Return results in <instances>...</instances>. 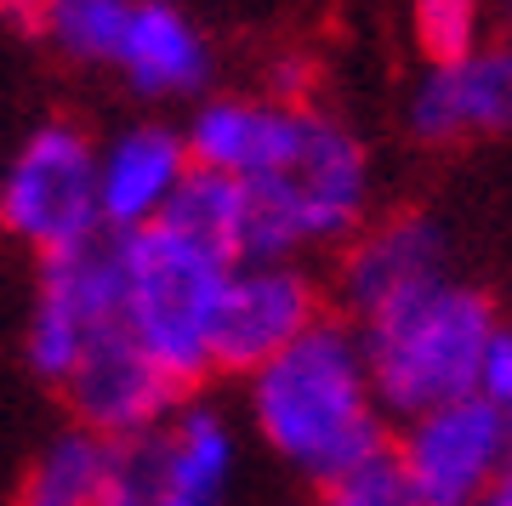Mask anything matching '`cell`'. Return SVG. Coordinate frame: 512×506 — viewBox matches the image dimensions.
<instances>
[{
  "label": "cell",
  "mask_w": 512,
  "mask_h": 506,
  "mask_svg": "<svg viewBox=\"0 0 512 506\" xmlns=\"http://www.w3.org/2000/svg\"><path fill=\"white\" fill-rule=\"evenodd\" d=\"M478 398L501 416V427L512 438V325H501L490 336V353H484V370H478Z\"/></svg>",
  "instance_id": "21"
},
{
  "label": "cell",
  "mask_w": 512,
  "mask_h": 506,
  "mask_svg": "<svg viewBox=\"0 0 512 506\" xmlns=\"http://www.w3.org/2000/svg\"><path fill=\"white\" fill-rule=\"evenodd\" d=\"M410 23H416L421 57L450 63L484 40V0H410Z\"/></svg>",
  "instance_id": "18"
},
{
  "label": "cell",
  "mask_w": 512,
  "mask_h": 506,
  "mask_svg": "<svg viewBox=\"0 0 512 506\" xmlns=\"http://www.w3.org/2000/svg\"><path fill=\"white\" fill-rule=\"evenodd\" d=\"M57 393L69 398V416L80 427H92V433L114 438V444L160 433L165 416L188 398L143 347L131 342L126 325H114L109 336H97Z\"/></svg>",
  "instance_id": "9"
},
{
  "label": "cell",
  "mask_w": 512,
  "mask_h": 506,
  "mask_svg": "<svg viewBox=\"0 0 512 506\" xmlns=\"http://www.w3.org/2000/svg\"><path fill=\"white\" fill-rule=\"evenodd\" d=\"M211 40L177 0H131V23L114 57V74L137 91L143 103H177V97H205L211 86Z\"/></svg>",
  "instance_id": "14"
},
{
  "label": "cell",
  "mask_w": 512,
  "mask_h": 506,
  "mask_svg": "<svg viewBox=\"0 0 512 506\" xmlns=\"http://www.w3.org/2000/svg\"><path fill=\"white\" fill-rule=\"evenodd\" d=\"M40 6H46V0H0V23H23V29H35Z\"/></svg>",
  "instance_id": "22"
},
{
  "label": "cell",
  "mask_w": 512,
  "mask_h": 506,
  "mask_svg": "<svg viewBox=\"0 0 512 506\" xmlns=\"http://www.w3.org/2000/svg\"><path fill=\"white\" fill-rule=\"evenodd\" d=\"M325 319V285L302 262H234L211 325V376H251Z\"/></svg>",
  "instance_id": "7"
},
{
  "label": "cell",
  "mask_w": 512,
  "mask_h": 506,
  "mask_svg": "<svg viewBox=\"0 0 512 506\" xmlns=\"http://www.w3.org/2000/svg\"><path fill=\"white\" fill-rule=\"evenodd\" d=\"M404 131L427 148L512 137V40H478L450 63H427L404 97Z\"/></svg>",
  "instance_id": "10"
},
{
  "label": "cell",
  "mask_w": 512,
  "mask_h": 506,
  "mask_svg": "<svg viewBox=\"0 0 512 506\" xmlns=\"http://www.w3.org/2000/svg\"><path fill=\"white\" fill-rule=\"evenodd\" d=\"M165 222H177L188 234L211 239L222 251L245 262V239H251V194L245 182L228 177V171H211V165H194L177 188V199L165 205Z\"/></svg>",
  "instance_id": "17"
},
{
  "label": "cell",
  "mask_w": 512,
  "mask_h": 506,
  "mask_svg": "<svg viewBox=\"0 0 512 506\" xmlns=\"http://www.w3.org/2000/svg\"><path fill=\"white\" fill-rule=\"evenodd\" d=\"M393 455H399L410 489L421 495V506H478L490 478L507 467L512 438L501 427V416L473 393L410 416Z\"/></svg>",
  "instance_id": "8"
},
{
  "label": "cell",
  "mask_w": 512,
  "mask_h": 506,
  "mask_svg": "<svg viewBox=\"0 0 512 506\" xmlns=\"http://www.w3.org/2000/svg\"><path fill=\"white\" fill-rule=\"evenodd\" d=\"M478 506H512V455H507V467L490 478V489L478 495Z\"/></svg>",
  "instance_id": "23"
},
{
  "label": "cell",
  "mask_w": 512,
  "mask_h": 506,
  "mask_svg": "<svg viewBox=\"0 0 512 506\" xmlns=\"http://www.w3.org/2000/svg\"><path fill=\"white\" fill-rule=\"evenodd\" d=\"M188 171H194V160H188L183 126H165V120H137V126L114 131L109 143H97L103 234L126 239L148 222H160Z\"/></svg>",
  "instance_id": "12"
},
{
  "label": "cell",
  "mask_w": 512,
  "mask_h": 506,
  "mask_svg": "<svg viewBox=\"0 0 512 506\" xmlns=\"http://www.w3.org/2000/svg\"><path fill=\"white\" fill-rule=\"evenodd\" d=\"M97 506H154V461H148V438H131L114 455V472L103 484Z\"/></svg>",
  "instance_id": "20"
},
{
  "label": "cell",
  "mask_w": 512,
  "mask_h": 506,
  "mask_svg": "<svg viewBox=\"0 0 512 506\" xmlns=\"http://www.w3.org/2000/svg\"><path fill=\"white\" fill-rule=\"evenodd\" d=\"M433 279H450V234L427 211L365 222L336 256V302L348 308L353 325L427 290Z\"/></svg>",
  "instance_id": "11"
},
{
  "label": "cell",
  "mask_w": 512,
  "mask_h": 506,
  "mask_svg": "<svg viewBox=\"0 0 512 506\" xmlns=\"http://www.w3.org/2000/svg\"><path fill=\"white\" fill-rule=\"evenodd\" d=\"M154 506H228L239 467L234 421L211 398H183L160 433H148Z\"/></svg>",
  "instance_id": "13"
},
{
  "label": "cell",
  "mask_w": 512,
  "mask_h": 506,
  "mask_svg": "<svg viewBox=\"0 0 512 506\" xmlns=\"http://www.w3.org/2000/svg\"><path fill=\"white\" fill-rule=\"evenodd\" d=\"M131 23V0H46L35 35L74 69H114Z\"/></svg>",
  "instance_id": "16"
},
{
  "label": "cell",
  "mask_w": 512,
  "mask_h": 506,
  "mask_svg": "<svg viewBox=\"0 0 512 506\" xmlns=\"http://www.w3.org/2000/svg\"><path fill=\"white\" fill-rule=\"evenodd\" d=\"M126 302V279H120V239L97 234L80 239L69 251L40 256L35 273V302H29V325H23V359L46 387H63L80 353L109 336Z\"/></svg>",
  "instance_id": "6"
},
{
  "label": "cell",
  "mask_w": 512,
  "mask_h": 506,
  "mask_svg": "<svg viewBox=\"0 0 512 506\" xmlns=\"http://www.w3.org/2000/svg\"><path fill=\"white\" fill-rule=\"evenodd\" d=\"M507 12H512V0H507Z\"/></svg>",
  "instance_id": "24"
},
{
  "label": "cell",
  "mask_w": 512,
  "mask_h": 506,
  "mask_svg": "<svg viewBox=\"0 0 512 506\" xmlns=\"http://www.w3.org/2000/svg\"><path fill=\"white\" fill-rule=\"evenodd\" d=\"M313 506H421V495L410 489L399 455L382 450V455H370V461H359L353 472H342V478L319 484V501Z\"/></svg>",
  "instance_id": "19"
},
{
  "label": "cell",
  "mask_w": 512,
  "mask_h": 506,
  "mask_svg": "<svg viewBox=\"0 0 512 506\" xmlns=\"http://www.w3.org/2000/svg\"><path fill=\"white\" fill-rule=\"evenodd\" d=\"M228 273H234V256L222 245L165 217L120 239V279H126L120 319L131 342L183 393H194L211 376V325H217Z\"/></svg>",
  "instance_id": "4"
},
{
  "label": "cell",
  "mask_w": 512,
  "mask_h": 506,
  "mask_svg": "<svg viewBox=\"0 0 512 506\" xmlns=\"http://www.w3.org/2000/svg\"><path fill=\"white\" fill-rule=\"evenodd\" d=\"M114 455H120L114 438L69 421L23 467L12 506H97L103 501V484H109V472H114Z\"/></svg>",
  "instance_id": "15"
},
{
  "label": "cell",
  "mask_w": 512,
  "mask_h": 506,
  "mask_svg": "<svg viewBox=\"0 0 512 506\" xmlns=\"http://www.w3.org/2000/svg\"><path fill=\"white\" fill-rule=\"evenodd\" d=\"M245 410L262 450L313 489L393 450V416L376 398L359 325L330 313L245 376Z\"/></svg>",
  "instance_id": "2"
},
{
  "label": "cell",
  "mask_w": 512,
  "mask_h": 506,
  "mask_svg": "<svg viewBox=\"0 0 512 506\" xmlns=\"http://www.w3.org/2000/svg\"><path fill=\"white\" fill-rule=\"evenodd\" d=\"M495 330H501V319H495L490 296L461 279H433L416 296L370 313L359 325V342H365V364L382 410L410 421L421 410L473 398Z\"/></svg>",
  "instance_id": "3"
},
{
  "label": "cell",
  "mask_w": 512,
  "mask_h": 506,
  "mask_svg": "<svg viewBox=\"0 0 512 506\" xmlns=\"http://www.w3.org/2000/svg\"><path fill=\"white\" fill-rule=\"evenodd\" d=\"M183 143L194 165L245 182V262L342 251L370 222L376 171L365 137L308 97H200Z\"/></svg>",
  "instance_id": "1"
},
{
  "label": "cell",
  "mask_w": 512,
  "mask_h": 506,
  "mask_svg": "<svg viewBox=\"0 0 512 506\" xmlns=\"http://www.w3.org/2000/svg\"><path fill=\"white\" fill-rule=\"evenodd\" d=\"M0 228L35 256L103 234L97 143L69 120H40L0 165Z\"/></svg>",
  "instance_id": "5"
}]
</instances>
